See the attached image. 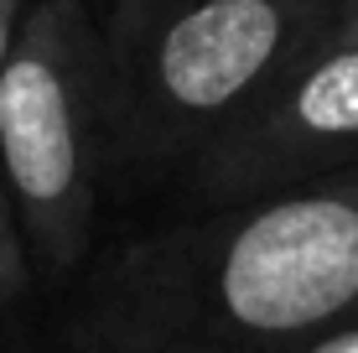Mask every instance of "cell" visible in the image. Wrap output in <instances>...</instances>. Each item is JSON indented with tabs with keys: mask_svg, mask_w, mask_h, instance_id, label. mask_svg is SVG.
I'll return each instance as SVG.
<instances>
[{
	"mask_svg": "<svg viewBox=\"0 0 358 353\" xmlns=\"http://www.w3.org/2000/svg\"><path fill=\"white\" fill-rule=\"evenodd\" d=\"M291 353H358V312H348V317L317 327L306 343H296Z\"/></svg>",
	"mask_w": 358,
	"mask_h": 353,
	"instance_id": "obj_6",
	"label": "cell"
},
{
	"mask_svg": "<svg viewBox=\"0 0 358 353\" xmlns=\"http://www.w3.org/2000/svg\"><path fill=\"white\" fill-rule=\"evenodd\" d=\"M358 172V27L332 16L171 187L187 208H229Z\"/></svg>",
	"mask_w": 358,
	"mask_h": 353,
	"instance_id": "obj_4",
	"label": "cell"
},
{
	"mask_svg": "<svg viewBox=\"0 0 358 353\" xmlns=\"http://www.w3.org/2000/svg\"><path fill=\"white\" fill-rule=\"evenodd\" d=\"M338 0H99L109 187L177 182Z\"/></svg>",
	"mask_w": 358,
	"mask_h": 353,
	"instance_id": "obj_2",
	"label": "cell"
},
{
	"mask_svg": "<svg viewBox=\"0 0 358 353\" xmlns=\"http://www.w3.org/2000/svg\"><path fill=\"white\" fill-rule=\"evenodd\" d=\"M358 312V172L99 245L21 353H291Z\"/></svg>",
	"mask_w": 358,
	"mask_h": 353,
	"instance_id": "obj_1",
	"label": "cell"
},
{
	"mask_svg": "<svg viewBox=\"0 0 358 353\" xmlns=\"http://www.w3.org/2000/svg\"><path fill=\"white\" fill-rule=\"evenodd\" d=\"M0 182L36 296H52L99 250V203L109 187L94 0H31L21 16L0 63Z\"/></svg>",
	"mask_w": 358,
	"mask_h": 353,
	"instance_id": "obj_3",
	"label": "cell"
},
{
	"mask_svg": "<svg viewBox=\"0 0 358 353\" xmlns=\"http://www.w3.org/2000/svg\"><path fill=\"white\" fill-rule=\"evenodd\" d=\"M27 301H36V275H31L27 245H21L16 213H10L6 182H0V312H16Z\"/></svg>",
	"mask_w": 358,
	"mask_h": 353,
	"instance_id": "obj_5",
	"label": "cell"
},
{
	"mask_svg": "<svg viewBox=\"0 0 358 353\" xmlns=\"http://www.w3.org/2000/svg\"><path fill=\"white\" fill-rule=\"evenodd\" d=\"M338 21H348V27H358V0H338Z\"/></svg>",
	"mask_w": 358,
	"mask_h": 353,
	"instance_id": "obj_8",
	"label": "cell"
},
{
	"mask_svg": "<svg viewBox=\"0 0 358 353\" xmlns=\"http://www.w3.org/2000/svg\"><path fill=\"white\" fill-rule=\"evenodd\" d=\"M27 6H31V0H0V63H6L10 42H16V31H21V16H27Z\"/></svg>",
	"mask_w": 358,
	"mask_h": 353,
	"instance_id": "obj_7",
	"label": "cell"
}]
</instances>
